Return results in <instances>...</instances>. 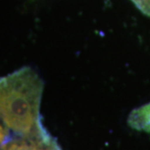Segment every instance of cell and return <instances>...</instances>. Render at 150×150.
<instances>
[{
    "label": "cell",
    "mask_w": 150,
    "mask_h": 150,
    "mask_svg": "<svg viewBox=\"0 0 150 150\" xmlns=\"http://www.w3.org/2000/svg\"><path fill=\"white\" fill-rule=\"evenodd\" d=\"M128 124L134 130L150 135V102L135 108L130 112Z\"/></svg>",
    "instance_id": "3957f363"
},
{
    "label": "cell",
    "mask_w": 150,
    "mask_h": 150,
    "mask_svg": "<svg viewBox=\"0 0 150 150\" xmlns=\"http://www.w3.org/2000/svg\"><path fill=\"white\" fill-rule=\"evenodd\" d=\"M0 150H62L48 131L32 136L12 135L0 147Z\"/></svg>",
    "instance_id": "7a4b0ae2"
},
{
    "label": "cell",
    "mask_w": 150,
    "mask_h": 150,
    "mask_svg": "<svg viewBox=\"0 0 150 150\" xmlns=\"http://www.w3.org/2000/svg\"><path fill=\"white\" fill-rule=\"evenodd\" d=\"M144 13L150 16V0H132Z\"/></svg>",
    "instance_id": "277c9868"
},
{
    "label": "cell",
    "mask_w": 150,
    "mask_h": 150,
    "mask_svg": "<svg viewBox=\"0 0 150 150\" xmlns=\"http://www.w3.org/2000/svg\"><path fill=\"white\" fill-rule=\"evenodd\" d=\"M43 85L40 76L30 67L0 76V121L13 135L47 132L40 114Z\"/></svg>",
    "instance_id": "6da1fadb"
}]
</instances>
